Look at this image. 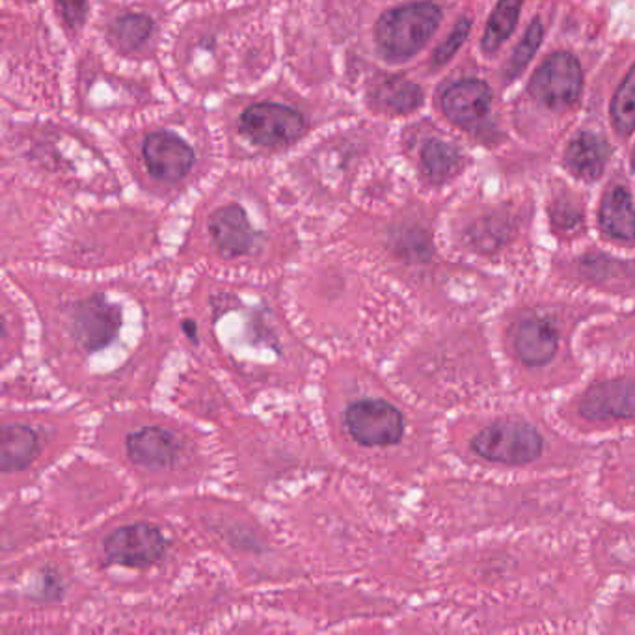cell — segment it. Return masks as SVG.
<instances>
[{
	"mask_svg": "<svg viewBox=\"0 0 635 635\" xmlns=\"http://www.w3.org/2000/svg\"><path fill=\"white\" fill-rule=\"evenodd\" d=\"M129 457L146 468H165L179 455V440L160 427H144L128 439Z\"/></svg>",
	"mask_w": 635,
	"mask_h": 635,
	"instance_id": "cell-12",
	"label": "cell"
},
{
	"mask_svg": "<svg viewBox=\"0 0 635 635\" xmlns=\"http://www.w3.org/2000/svg\"><path fill=\"white\" fill-rule=\"evenodd\" d=\"M38 450V436L31 427L21 423H8L2 429V471L25 468L33 460Z\"/></svg>",
	"mask_w": 635,
	"mask_h": 635,
	"instance_id": "cell-16",
	"label": "cell"
},
{
	"mask_svg": "<svg viewBox=\"0 0 635 635\" xmlns=\"http://www.w3.org/2000/svg\"><path fill=\"white\" fill-rule=\"evenodd\" d=\"M209 231L218 250L229 257L248 254L255 247L254 228L239 205L215 211L209 218Z\"/></svg>",
	"mask_w": 635,
	"mask_h": 635,
	"instance_id": "cell-10",
	"label": "cell"
},
{
	"mask_svg": "<svg viewBox=\"0 0 635 635\" xmlns=\"http://www.w3.org/2000/svg\"><path fill=\"white\" fill-rule=\"evenodd\" d=\"M421 159L427 173L436 181L450 178L458 165V153L455 147L440 141H429L421 152Z\"/></svg>",
	"mask_w": 635,
	"mask_h": 635,
	"instance_id": "cell-20",
	"label": "cell"
},
{
	"mask_svg": "<svg viewBox=\"0 0 635 635\" xmlns=\"http://www.w3.org/2000/svg\"><path fill=\"white\" fill-rule=\"evenodd\" d=\"M70 328L76 344L84 349H103L115 342L121 328L120 308L101 297L83 300L71 312Z\"/></svg>",
	"mask_w": 635,
	"mask_h": 635,
	"instance_id": "cell-6",
	"label": "cell"
},
{
	"mask_svg": "<svg viewBox=\"0 0 635 635\" xmlns=\"http://www.w3.org/2000/svg\"><path fill=\"white\" fill-rule=\"evenodd\" d=\"M610 157V147L597 134L582 133L566 149V166L582 179H598L602 176Z\"/></svg>",
	"mask_w": 635,
	"mask_h": 635,
	"instance_id": "cell-14",
	"label": "cell"
},
{
	"mask_svg": "<svg viewBox=\"0 0 635 635\" xmlns=\"http://www.w3.org/2000/svg\"><path fill=\"white\" fill-rule=\"evenodd\" d=\"M492 92L483 81L468 79L453 84L442 99V108L450 120L463 128H471L489 115Z\"/></svg>",
	"mask_w": 635,
	"mask_h": 635,
	"instance_id": "cell-11",
	"label": "cell"
},
{
	"mask_svg": "<svg viewBox=\"0 0 635 635\" xmlns=\"http://www.w3.org/2000/svg\"><path fill=\"white\" fill-rule=\"evenodd\" d=\"M376 101L395 115H407L420 107L423 103V94L420 86H416L407 79L394 76L376 89Z\"/></svg>",
	"mask_w": 635,
	"mask_h": 635,
	"instance_id": "cell-17",
	"label": "cell"
},
{
	"mask_svg": "<svg viewBox=\"0 0 635 635\" xmlns=\"http://www.w3.org/2000/svg\"><path fill=\"white\" fill-rule=\"evenodd\" d=\"M241 131L261 147H284L304 133V118L278 103H257L241 118Z\"/></svg>",
	"mask_w": 635,
	"mask_h": 635,
	"instance_id": "cell-4",
	"label": "cell"
},
{
	"mask_svg": "<svg viewBox=\"0 0 635 635\" xmlns=\"http://www.w3.org/2000/svg\"><path fill=\"white\" fill-rule=\"evenodd\" d=\"M64 20L70 26H79L86 15V0H58Z\"/></svg>",
	"mask_w": 635,
	"mask_h": 635,
	"instance_id": "cell-24",
	"label": "cell"
},
{
	"mask_svg": "<svg viewBox=\"0 0 635 635\" xmlns=\"http://www.w3.org/2000/svg\"><path fill=\"white\" fill-rule=\"evenodd\" d=\"M516 352L528 366H544L558 350V332L544 319H528L518 326Z\"/></svg>",
	"mask_w": 635,
	"mask_h": 635,
	"instance_id": "cell-13",
	"label": "cell"
},
{
	"mask_svg": "<svg viewBox=\"0 0 635 635\" xmlns=\"http://www.w3.org/2000/svg\"><path fill=\"white\" fill-rule=\"evenodd\" d=\"M153 31V23L147 15L142 13H131V15H123L116 21L112 26V36H115L116 44L123 47V49H139Z\"/></svg>",
	"mask_w": 635,
	"mask_h": 635,
	"instance_id": "cell-21",
	"label": "cell"
},
{
	"mask_svg": "<svg viewBox=\"0 0 635 635\" xmlns=\"http://www.w3.org/2000/svg\"><path fill=\"white\" fill-rule=\"evenodd\" d=\"M470 20L463 17V20L458 21L457 25H455V28H453L452 34L447 36V39H445L444 44L440 45L439 49H436V52H434L432 62H434L436 65L447 64V62H450V60H452V58L457 55L458 49L463 47L464 41L468 39V36H470Z\"/></svg>",
	"mask_w": 635,
	"mask_h": 635,
	"instance_id": "cell-23",
	"label": "cell"
},
{
	"mask_svg": "<svg viewBox=\"0 0 635 635\" xmlns=\"http://www.w3.org/2000/svg\"><path fill=\"white\" fill-rule=\"evenodd\" d=\"M144 159L153 178L172 183L191 172L194 152L176 134L155 133L144 144Z\"/></svg>",
	"mask_w": 635,
	"mask_h": 635,
	"instance_id": "cell-8",
	"label": "cell"
},
{
	"mask_svg": "<svg viewBox=\"0 0 635 635\" xmlns=\"http://www.w3.org/2000/svg\"><path fill=\"white\" fill-rule=\"evenodd\" d=\"M166 540L159 529L134 524L116 529L105 542L108 560L131 568L153 565L165 555Z\"/></svg>",
	"mask_w": 635,
	"mask_h": 635,
	"instance_id": "cell-7",
	"label": "cell"
},
{
	"mask_svg": "<svg viewBox=\"0 0 635 635\" xmlns=\"http://www.w3.org/2000/svg\"><path fill=\"white\" fill-rule=\"evenodd\" d=\"M587 420H624L635 416V382L613 381L587 392L582 400Z\"/></svg>",
	"mask_w": 635,
	"mask_h": 635,
	"instance_id": "cell-9",
	"label": "cell"
},
{
	"mask_svg": "<svg viewBox=\"0 0 635 635\" xmlns=\"http://www.w3.org/2000/svg\"><path fill=\"white\" fill-rule=\"evenodd\" d=\"M522 0H500L490 15L489 25L484 31L483 51L494 52L508 36L515 33L516 23L520 17Z\"/></svg>",
	"mask_w": 635,
	"mask_h": 635,
	"instance_id": "cell-18",
	"label": "cell"
},
{
	"mask_svg": "<svg viewBox=\"0 0 635 635\" xmlns=\"http://www.w3.org/2000/svg\"><path fill=\"white\" fill-rule=\"evenodd\" d=\"M584 75L578 60L568 52H555L537 70L529 92L544 107L565 108L578 99Z\"/></svg>",
	"mask_w": 635,
	"mask_h": 635,
	"instance_id": "cell-5",
	"label": "cell"
},
{
	"mask_svg": "<svg viewBox=\"0 0 635 635\" xmlns=\"http://www.w3.org/2000/svg\"><path fill=\"white\" fill-rule=\"evenodd\" d=\"M542 36H544V31H542L540 21H534L524 39L516 47V51L513 52V57L508 60L507 71H505L507 79H516V76L520 75L522 71L526 70L529 60L535 57V52L539 49Z\"/></svg>",
	"mask_w": 635,
	"mask_h": 635,
	"instance_id": "cell-22",
	"label": "cell"
},
{
	"mask_svg": "<svg viewBox=\"0 0 635 635\" xmlns=\"http://www.w3.org/2000/svg\"><path fill=\"white\" fill-rule=\"evenodd\" d=\"M440 21L442 12L429 2L395 8L376 23V44L390 60H407L429 44Z\"/></svg>",
	"mask_w": 635,
	"mask_h": 635,
	"instance_id": "cell-1",
	"label": "cell"
},
{
	"mask_svg": "<svg viewBox=\"0 0 635 635\" xmlns=\"http://www.w3.org/2000/svg\"><path fill=\"white\" fill-rule=\"evenodd\" d=\"M611 118L616 131L628 136L635 129V65L616 89L611 103Z\"/></svg>",
	"mask_w": 635,
	"mask_h": 635,
	"instance_id": "cell-19",
	"label": "cell"
},
{
	"mask_svg": "<svg viewBox=\"0 0 635 635\" xmlns=\"http://www.w3.org/2000/svg\"><path fill=\"white\" fill-rule=\"evenodd\" d=\"M600 224L608 236L621 241H634L635 207L628 192L621 187L608 192L600 207Z\"/></svg>",
	"mask_w": 635,
	"mask_h": 635,
	"instance_id": "cell-15",
	"label": "cell"
},
{
	"mask_svg": "<svg viewBox=\"0 0 635 635\" xmlns=\"http://www.w3.org/2000/svg\"><path fill=\"white\" fill-rule=\"evenodd\" d=\"M474 450L492 463L526 464L539 457L542 439L528 423L502 421L479 432Z\"/></svg>",
	"mask_w": 635,
	"mask_h": 635,
	"instance_id": "cell-2",
	"label": "cell"
},
{
	"mask_svg": "<svg viewBox=\"0 0 635 635\" xmlns=\"http://www.w3.org/2000/svg\"><path fill=\"white\" fill-rule=\"evenodd\" d=\"M345 423L350 436L369 447L397 444L405 432L403 416L386 400H356L345 412Z\"/></svg>",
	"mask_w": 635,
	"mask_h": 635,
	"instance_id": "cell-3",
	"label": "cell"
}]
</instances>
